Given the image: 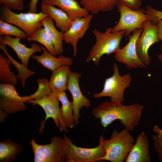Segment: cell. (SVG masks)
Masks as SVG:
<instances>
[{
	"label": "cell",
	"mask_w": 162,
	"mask_h": 162,
	"mask_svg": "<svg viewBox=\"0 0 162 162\" xmlns=\"http://www.w3.org/2000/svg\"><path fill=\"white\" fill-rule=\"evenodd\" d=\"M152 138L153 147L160 162H162V136L158 135H152Z\"/></svg>",
	"instance_id": "obj_31"
},
{
	"label": "cell",
	"mask_w": 162,
	"mask_h": 162,
	"mask_svg": "<svg viewBox=\"0 0 162 162\" xmlns=\"http://www.w3.org/2000/svg\"><path fill=\"white\" fill-rule=\"evenodd\" d=\"M145 11L149 19L154 23L158 20L162 19V11L156 10L151 6L147 5L146 6Z\"/></svg>",
	"instance_id": "obj_30"
},
{
	"label": "cell",
	"mask_w": 162,
	"mask_h": 162,
	"mask_svg": "<svg viewBox=\"0 0 162 162\" xmlns=\"http://www.w3.org/2000/svg\"><path fill=\"white\" fill-rule=\"evenodd\" d=\"M24 96H20L14 85L0 84V109L8 114L23 111L27 109Z\"/></svg>",
	"instance_id": "obj_12"
},
{
	"label": "cell",
	"mask_w": 162,
	"mask_h": 162,
	"mask_svg": "<svg viewBox=\"0 0 162 162\" xmlns=\"http://www.w3.org/2000/svg\"><path fill=\"white\" fill-rule=\"evenodd\" d=\"M11 63L8 57H4L0 53V82L1 83L16 84L17 78L14 73L11 71L10 65Z\"/></svg>",
	"instance_id": "obj_25"
},
{
	"label": "cell",
	"mask_w": 162,
	"mask_h": 162,
	"mask_svg": "<svg viewBox=\"0 0 162 162\" xmlns=\"http://www.w3.org/2000/svg\"><path fill=\"white\" fill-rule=\"evenodd\" d=\"M21 40L19 38H13L11 36L6 35L0 37V43L11 48L16 54L21 63L27 68L30 57L34 53L41 52L43 50L40 45L34 43L31 44V47H27L25 44L20 42Z\"/></svg>",
	"instance_id": "obj_15"
},
{
	"label": "cell",
	"mask_w": 162,
	"mask_h": 162,
	"mask_svg": "<svg viewBox=\"0 0 162 162\" xmlns=\"http://www.w3.org/2000/svg\"><path fill=\"white\" fill-rule=\"evenodd\" d=\"M0 2L11 10H22L23 9V0H0Z\"/></svg>",
	"instance_id": "obj_32"
},
{
	"label": "cell",
	"mask_w": 162,
	"mask_h": 162,
	"mask_svg": "<svg viewBox=\"0 0 162 162\" xmlns=\"http://www.w3.org/2000/svg\"><path fill=\"white\" fill-rule=\"evenodd\" d=\"M59 101L57 94L52 92L50 95L45 96L41 99H32L26 101L25 103L27 104L30 103L34 106L36 104L40 106L45 113V119L40 123V128L39 130V133H44L43 129L45 127V123L49 118L53 119L56 126L59 128L60 132L63 131L67 132H68L67 128L63 125L60 117Z\"/></svg>",
	"instance_id": "obj_9"
},
{
	"label": "cell",
	"mask_w": 162,
	"mask_h": 162,
	"mask_svg": "<svg viewBox=\"0 0 162 162\" xmlns=\"http://www.w3.org/2000/svg\"><path fill=\"white\" fill-rule=\"evenodd\" d=\"M81 74L74 71L70 73L67 89L70 92L73 99V112L75 120V125L79 123L80 117V111L83 107L88 108L91 106L90 100L82 92L79 84Z\"/></svg>",
	"instance_id": "obj_13"
},
{
	"label": "cell",
	"mask_w": 162,
	"mask_h": 162,
	"mask_svg": "<svg viewBox=\"0 0 162 162\" xmlns=\"http://www.w3.org/2000/svg\"><path fill=\"white\" fill-rule=\"evenodd\" d=\"M57 95L62 104L60 114L62 123L67 128H73L75 126V122L72 102L69 100L65 92H58Z\"/></svg>",
	"instance_id": "obj_21"
},
{
	"label": "cell",
	"mask_w": 162,
	"mask_h": 162,
	"mask_svg": "<svg viewBox=\"0 0 162 162\" xmlns=\"http://www.w3.org/2000/svg\"><path fill=\"white\" fill-rule=\"evenodd\" d=\"M99 145L105 150L106 154L101 159L111 162H123L131 151L135 142L130 131L124 128L120 131L114 130L109 139L99 137Z\"/></svg>",
	"instance_id": "obj_2"
},
{
	"label": "cell",
	"mask_w": 162,
	"mask_h": 162,
	"mask_svg": "<svg viewBox=\"0 0 162 162\" xmlns=\"http://www.w3.org/2000/svg\"><path fill=\"white\" fill-rule=\"evenodd\" d=\"M0 49L10 59L11 63L16 68L18 71V74L16 76L20 79L22 87L25 88L27 79L35 74V72L29 70L22 63L20 64L13 58L7 51L5 45L1 44Z\"/></svg>",
	"instance_id": "obj_27"
},
{
	"label": "cell",
	"mask_w": 162,
	"mask_h": 162,
	"mask_svg": "<svg viewBox=\"0 0 162 162\" xmlns=\"http://www.w3.org/2000/svg\"><path fill=\"white\" fill-rule=\"evenodd\" d=\"M143 109V106L137 103L124 105L110 101L100 104L92 109V113L95 118L100 120L104 128L118 120L124 128L130 131L139 125Z\"/></svg>",
	"instance_id": "obj_1"
},
{
	"label": "cell",
	"mask_w": 162,
	"mask_h": 162,
	"mask_svg": "<svg viewBox=\"0 0 162 162\" xmlns=\"http://www.w3.org/2000/svg\"><path fill=\"white\" fill-rule=\"evenodd\" d=\"M117 0H80L83 8L92 15L110 11L117 6Z\"/></svg>",
	"instance_id": "obj_23"
},
{
	"label": "cell",
	"mask_w": 162,
	"mask_h": 162,
	"mask_svg": "<svg viewBox=\"0 0 162 162\" xmlns=\"http://www.w3.org/2000/svg\"><path fill=\"white\" fill-rule=\"evenodd\" d=\"M41 12L50 17L56 27L64 32L69 29L73 21L66 12L53 6L41 4Z\"/></svg>",
	"instance_id": "obj_20"
},
{
	"label": "cell",
	"mask_w": 162,
	"mask_h": 162,
	"mask_svg": "<svg viewBox=\"0 0 162 162\" xmlns=\"http://www.w3.org/2000/svg\"><path fill=\"white\" fill-rule=\"evenodd\" d=\"M153 131L157 134L162 136V129L160 128L158 125H155L154 126L153 128Z\"/></svg>",
	"instance_id": "obj_37"
},
{
	"label": "cell",
	"mask_w": 162,
	"mask_h": 162,
	"mask_svg": "<svg viewBox=\"0 0 162 162\" xmlns=\"http://www.w3.org/2000/svg\"><path fill=\"white\" fill-rule=\"evenodd\" d=\"M93 16V15L90 14L85 17L75 19L69 29L63 34V41L70 44L73 46L74 56H76L77 52V42L90 27Z\"/></svg>",
	"instance_id": "obj_14"
},
{
	"label": "cell",
	"mask_w": 162,
	"mask_h": 162,
	"mask_svg": "<svg viewBox=\"0 0 162 162\" xmlns=\"http://www.w3.org/2000/svg\"><path fill=\"white\" fill-rule=\"evenodd\" d=\"M23 147L20 144L8 138L0 142V162L14 161L18 154L22 152Z\"/></svg>",
	"instance_id": "obj_24"
},
{
	"label": "cell",
	"mask_w": 162,
	"mask_h": 162,
	"mask_svg": "<svg viewBox=\"0 0 162 162\" xmlns=\"http://www.w3.org/2000/svg\"><path fill=\"white\" fill-rule=\"evenodd\" d=\"M3 35L13 36L21 39L28 37L22 30L0 19V35Z\"/></svg>",
	"instance_id": "obj_29"
},
{
	"label": "cell",
	"mask_w": 162,
	"mask_h": 162,
	"mask_svg": "<svg viewBox=\"0 0 162 162\" xmlns=\"http://www.w3.org/2000/svg\"><path fill=\"white\" fill-rule=\"evenodd\" d=\"M43 51L42 54L40 56L32 55L31 56L34 60H36L38 63L42 65L44 68L53 72L58 68L64 65H71L73 63V60L70 58L60 55L58 58L56 57L40 44Z\"/></svg>",
	"instance_id": "obj_18"
},
{
	"label": "cell",
	"mask_w": 162,
	"mask_h": 162,
	"mask_svg": "<svg viewBox=\"0 0 162 162\" xmlns=\"http://www.w3.org/2000/svg\"><path fill=\"white\" fill-rule=\"evenodd\" d=\"M27 40L28 42L35 41L39 42L43 45L53 55L56 56L53 43L43 27L40 28L31 36L27 37Z\"/></svg>",
	"instance_id": "obj_26"
},
{
	"label": "cell",
	"mask_w": 162,
	"mask_h": 162,
	"mask_svg": "<svg viewBox=\"0 0 162 162\" xmlns=\"http://www.w3.org/2000/svg\"><path fill=\"white\" fill-rule=\"evenodd\" d=\"M8 113L0 109V122H3L7 117Z\"/></svg>",
	"instance_id": "obj_36"
},
{
	"label": "cell",
	"mask_w": 162,
	"mask_h": 162,
	"mask_svg": "<svg viewBox=\"0 0 162 162\" xmlns=\"http://www.w3.org/2000/svg\"><path fill=\"white\" fill-rule=\"evenodd\" d=\"M113 74L105 79L102 91L99 93L93 94L92 96L95 98L108 97L110 98L111 101L122 103L124 100V91L130 86L131 76L129 73L121 76L116 63L113 64Z\"/></svg>",
	"instance_id": "obj_5"
},
{
	"label": "cell",
	"mask_w": 162,
	"mask_h": 162,
	"mask_svg": "<svg viewBox=\"0 0 162 162\" xmlns=\"http://www.w3.org/2000/svg\"><path fill=\"white\" fill-rule=\"evenodd\" d=\"M71 71L69 65L61 66L52 72L50 80L49 87L52 93L57 94L67 89L69 76Z\"/></svg>",
	"instance_id": "obj_19"
},
{
	"label": "cell",
	"mask_w": 162,
	"mask_h": 162,
	"mask_svg": "<svg viewBox=\"0 0 162 162\" xmlns=\"http://www.w3.org/2000/svg\"><path fill=\"white\" fill-rule=\"evenodd\" d=\"M127 7L134 10L140 8L142 4V0H117Z\"/></svg>",
	"instance_id": "obj_33"
},
{
	"label": "cell",
	"mask_w": 162,
	"mask_h": 162,
	"mask_svg": "<svg viewBox=\"0 0 162 162\" xmlns=\"http://www.w3.org/2000/svg\"><path fill=\"white\" fill-rule=\"evenodd\" d=\"M63 158L67 162H95L100 161L105 156L104 148L99 145L92 148L78 147L64 133L63 138Z\"/></svg>",
	"instance_id": "obj_6"
},
{
	"label": "cell",
	"mask_w": 162,
	"mask_h": 162,
	"mask_svg": "<svg viewBox=\"0 0 162 162\" xmlns=\"http://www.w3.org/2000/svg\"><path fill=\"white\" fill-rule=\"evenodd\" d=\"M112 29L109 27L104 32H100L95 28L92 30L96 41L89 52L86 62L92 61L95 65L98 66L103 55L115 53L120 48V43L126 31L122 30L113 32Z\"/></svg>",
	"instance_id": "obj_3"
},
{
	"label": "cell",
	"mask_w": 162,
	"mask_h": 162,
	"mask_svg": "<svg viewBox=\"0 0 162 162\" xmlns=\"http://www.w3.org/2000/svg\"><path fill=\"white\" fill-rule=\"evenodd\" d=\"M157 29L158 36L159 39L162 42L161 50L162 53V20H160L155 23Z\"/></svg>",
	"instance_id": "obj_34"
},
{
	"label": "cell",
	"mask_w": 162,
	"mask_h": 162,
	"mask_svg": "<svg viewBox=\"0 0 162 162\" xmlns=\"http://www.w3.org/2000/svg\"><path fill=\"white\" fill-rule=\"evenodd\" d=\"M157 57L160 60L161 63L162 64V53L157 56Z\"/></svg>",
	"instance_id": "obj_38"
},
{
	"label": "cell",
	"mask_w": 162,
	"mask_h": 162,
	"mask_svg": "<svg viewBox=\"0 0 162 162\" xmlns=\"http://www.w3.org/2000/svg\"><path fill=\"white\" fill-rule=\"evenodd\" d=\"M42 21L45 30L53 43L56 55H60L63 50L62 37L64 32L56 29L53 19L49 16L44 18Z\"/></svg>",
	"instance_id": "obj_22"
},
{
	"label": "cell",
	"mask_w": 162,
	"mask_h": 162,
	"mask_svg": "<svg viewBox=\"0 0 162 162\" xmlns=\"http://www.w3.org/2000/svg\"><path fill=\"white\" fill-rule=\"evenodd\" d=\"M140 36L136 44L137 55L142 62L147 66L151 62L148 52L149 48L154 43L159 42L156 23L149 19L146 22Z\"/></svg>",
	"instance_id": "obj_11"
},
{
	"label": "cell",
	"mask_w": 162,
	"mask_h": 162,
	"mask_svg": "<svg viewBox=\"0 0 162 162\" xmlns=\"http://www.w3.org/2000/svg\"><path fill=\"white\" fill-rule=\"evenodd\" d=\"M41 4L58 6L66 12L73 21L90 14L85 9L80 6L76 0H42Z\"/></svg>",
	"instance_id": "obj_17"
},
{
	"label": "cell",
	"mask_w": 162,
	"mask_h": 162,
	"mask_svg": "<svg viewBox=\"0 0 162 162\" xmlns=\"http://www.w3.org/2000/svg\"><path fill=\"white\" fill-rule=\"evenodd\" d=\"M47 16L41 12L16 14L4 5L0 7V19L19 27L26 33L28 37L43 27L42 20Z\"/></svg>",
	"instance_id": "obj_4"
},
{
	"label": "cell",
	"mask_w": 162,
	"mask_h": 162,
	"mask_svg": "<svg viewBox=\"0 0 162 162\" xmlns=\"http://www.w3.org/2000/svg\"><path fill=\"white\" fill-rule=\"evenodd\" d=\"M117 6L120 17L118 23L112 28V32L125 31V36L126 37L136 29L143 28L149 19L144 9L140 8L137 10H133L119 2Z\"/></svg>",
	"instance_id": "obj_7"
},
{
	"label": "cell",
	"mask_w": 162,
	"mask_h": 162,
	"mask_svg": "<svg viewBox=\"0 0 162 162\" xmlns=\"http://www.w3.org/2000/svg\"><path fill=\"white\" fill-rule=\"evenodd\" d=\"M34 162H64L63 138L53 137L50 144H38L34 139L30 141Z\"/></svg>",
	"instance_id": "obj_8"
},
{
	"label": "cell",
	"mask_w": 162,
	"mask_h": 162,
	"mask_svg": "<svg viewBox=\"0 0 162 162\" xmlns=\"http://www.w3.org/2000/svg\"><path fill=\"white\" fill-rule=\"evenodd\" d=\"M149 144L148 136L144 131L137 136L131 151L125 160V162H150Z\"/></svg>",
	"instance_id": "obj_16"
},
{
	"label": "cell",
	"mask_w": 162,
	"mask_h": 162,
	"mask_svg": "<svg viewBox=\"0 0 162 162\" xmlns=\"http://www.w3.org/2000/svg\"><path fill=\"white\" fill-rule=\"evenodd\" d=\"M37 82L38 88L37 91L31 95L24 96L26 101L32 99L39 100L51 93L52 91L49 87V81L47 79L44 78L39 79L37 80Z\"/></svg>",
	"instance_id": "obj_28"
},
{
	"label": "cell",
	"mask_w": 162,
	"mask_h": 162,
	"mask_svg": "<svg viewBox=\"0 0 162 162\" xmlns=\"http://www.w3.org/2000/svg\"><path fill=\"white\" fill-rule=\"evenodd\" d=\"M38 0H30L28 5L29 8L28 12L37 13V4Z\"/></svg>",
	"instance_id": "obj_35"
},
{
	"label": "cell",
	"mask_w": 162,
	"mask_h": 162,
	"mask_svg": "<svg viewBox=\"0 0 162 162\" xmlns=\"http://www.w3.org/2000/svg\"><path fill=\"white\" fill-rule=\"evenodd\" d=\"M143 29V28H139L133 32L132 34L129 37L128 43L115 53V60L119 62L122 63L129 69L138 68L145 69L147 68V66L139 58L136 48V41Z\"/></svg>",
	"instance_id": "obj_10"
}]
</instances>
